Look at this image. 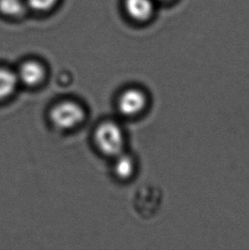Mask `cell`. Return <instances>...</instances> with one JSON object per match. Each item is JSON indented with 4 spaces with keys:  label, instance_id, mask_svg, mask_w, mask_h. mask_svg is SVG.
Masks as SVG:
<instances>
[{
    "label": "cell",
    "instance_id": "cell-3",
    "mask_svg": "<svg viewBox=\"0 0 249 250\" xmlns=\"http://www.w3.org/2000/svg\"><path fill=\"white\" fill-rule=\"evenodd\" d=\"M146 104V95L137 88H131L123 91L117 102L118 109L124 116L138 115L145 109Z\"/></svg>",
    "mask_w": 249,
    "mask_h": 250
},
{
    "label": "cell",
    "instance_id": "cell-7",
    "mask_svg": "<svg viewBox=\"0 0 249 250\" xmlns=\"http://www.w3.org/2000/svg\"><path fill=\"white\" fill-rule=\"evenodd\" d=\"M19 84L17 73L10 68L0 67V101H3L13 94Z\"/></svg>",
    "mask_w": 249,
    "mask_h": 250
},
{
    "label": "cell",
    "instance_id": "cell-9",
    "mask_svg": "<svg viewBox=\"0 0 249 250\" xmlns=\"http://www.w3.org/2000/svg\"><path fill=\"white\" fill-rule=\"evenodd\" d=\"M28 10L36 13H48L58 6L60 0H25Z\"/></svg>",
    "mask_w": 249,
    "mask_h": 250
},
{
    "label": "cell",
    "instance_id": "cell-10",
    "mask_svg": "<svg viewBox=\"0 0 249 250\" xmlns=\"http://www.w3.org/2000/svg\"><path fill=\"white\" fill-rule=\"evenodd\" d=\"M159 2H167L169 0H157Z\"/></svg>",
    "mask_w": 249,
    "mask_h": 250
},
{
    "label": "cell",
    "instance_id": "cell-8",
    "mask_svg": "<svg viewBox=\"0 0 249 250\" xmlns=\"http://www.w3.org/2000/svg\"><path fill=\"white\" fill-rule=\"evenodd\" d=\"M116 157L114 171L115 175L121 179H128L131 178L135 170V163L132 157L125 154H120Z\"/></svg>",
    "mask_w": 249,
    "mask_h": 250
},
{
    "label": "cell",
    "instance_id": "cell-5",
    "mask_svg": "<svg viewBox=\"0 0 249 250\" xmlns=\"http://www.w3.org/2000/svg\"><path fill=\"white\" fill-rule=\"evenodd\" d=\"M155 0H124L123 7L131 20L145 22L151 18L155 10Z\"/></svg>",
    "mask_w": 249,
    "mask_h": 250
},
{
    "label": "cell",
    "instance_id": "cell-4",
    "mask_svg": "<svg viewBox=\"0 0 249 250\" xmlns=\"http://www.w3.org/2000/svg\"><path fill=\"white\" fill-rule=\"evenodd\" d=\"M17 73L19 83L34 87L41 84L46 75L44 65L37 60H27L21 64Z\"/></svg>",
    "mask_w": 249,
    "mask_h": 250
},
{
    "label": "cell",
    "instance_id": "cell-6",
    "mask_svg": "<svg viewBox=\"0 0 249 250\" xmlns=\"http://www.w3.org/2000/svg\"><path fill=\"white\" fill-rule=\"evenodd\" d=\"M28 10L25 0H0V15L8 19H20Z\"/></svg>",
    "mask_w": 249,
    "mask_h": 250
},
{
    "label": "cell",
    "instance_id": "cell-1",
    "mask_svg": "<svg viewBox=\"0 0 249 250\" xmlns=\"http://www.w3.org/2000/svg\"><path fill=\"white\" fill-rule=\"evenodd\" d=\"M94 140L98 149L108 156L122 154L124 147V134L121 126L114 122H104L96 128Z\"/></svg>",
    "mask_w": 249,
    "mask_h": 250
},
{
    "label": "cell",
    "instance_id": "cell-2",
    "mask_svg": "<svg viewBox=\"0 0 249 250\" xmlns=\"http://www.w3.org/2000/svg\"><path fill=\"white\" fill-rule=\"evenodd\" d=\"M84 115V109L79 104L73 101H63L51 108L49 118L56 127L68 130L80 125L83 122Z\"/></svg>",
    "mask_w": 249,
    "mask_h": 250
}]
</instances>
